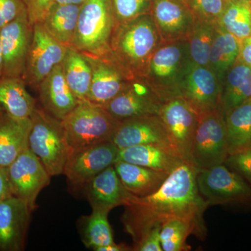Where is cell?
<instances>
[{
    "label": "cell",
    "mask_w": 251,
    "mask_h": 251,
    "mask_svg": "<svg viewBox=\"0 0 251 251\" xmlns=\"http://www.w3.org/2000/svg\"><path fill=\"white\" fill-rule=\"evenodd\" d=\"M86 196L92 209L110 211L125 205L132 194L126 189L115 167H108L85 185Z\"/></svg>",
    "instance_id": "cell-21"
},
{
    "label": "cell",
    "mask_w": 251,
    "mask_h": 251,
    "mask_svg": "<svg viewBox=\"0 0 251 251\" xmlns=\"http://www.w3.org/2000/svg\"><path fill=\"white\" fill-rule=\"evenodd\" d=\"M41 106L51 115L64 120L75 108L78 100L68 85L62 64L54 67L38 86Z\"/></svg>",
    "instance_id": "cell-20"
},
{
    "label": "cell",
    "mask_w": 251,
    "mask_h": 251,
    "mask_svg": "<svg viewBox=\"0 0 251 251\" xmlns=\"http://www.w3.org/2000/svg\"><path fill=\"white\" fill-rule=\"evenodd\" d=\"M11 196L7 168L0 166V201Z\"/></svg>",
    "instance_id": "cell-42"
},
{
    "label": "cell",
    "mask_w": 251,
    "mask_h": 251,
    "mask_svg": "<svg viewBox=\"0 0 251 251\" xmlns=\"http://www.w3.org/2000/svg\"><path fill=\"white\" fill-rule=\"evenodd\" d=\"M85 54L92 69V80L87 100L104 107L128 87L134 79L112 56Z\"/></svg>",
    "instance_id": "cell-11"
},
{
    "label": "cell",
    "mask_w": 251,
    "mask_h": 251,
    "mask_svg": "<svg viewBox=\"0 0 251 251\" xmlns=\"http://www.w3.org/2000/svg\"><path fill=\"white\" fill-rule=\"evenodd\" d=\"M237 61L251 66V36L240 41Z\"/></svg>",
    "instance_id": "cell-41"
},
{
    "label": "cell",
    "mask_w": 251,
    "mask_h": 251,
    "mask_svg": "<svg viewBox=\"0 0 251 251\" xmlns=\"http://www.w3.org/2000/svg\"><path fill=\"white\" fill-rule=\"evenodd\" d=\"M218 24L242 41L251 36V4L229 0Z\"/></svg>",
    "instance_id": "cell-31"
},
{
    "label": "cell",
    "mask_w": 251,
    "mask_h": 251,
    "mask_svg": "<svg viewBox=\"0 0 251 251\" xmlns=\"http://www.w3.org/2000/svg\"><path fill=\"white\" fill-rule=\"evenodd\" d=\"M23 78H0V110L16 118H29L36 106V100L26 89Z\"/></svg>",
    "instance_id": "cell-26"
},
{
    "label": "cell",
    "mask_w": 251,
    "mask_h": 251,
    "mask_svg": "<svg viewBox=\"0 0 251 251\" xmlns=\"http://www.w3.org/2000/svg\"><path fill=\"white\" fill-rule=\"evenodd\" d=\"M196 235L193 225L183 220H172L161 226L160 241L163 251H189L186 244L190 234Z\"/></svg>",
    "instance_id": "cell-34"
},
{
    "label": "cell",
    "mask_w": 251,
    "mask_h": 251,
    "mask_svg": "<svg viewBox=\"0 0 251 251\" xmlns=\"http://www.w3.org/2000/svg\"><path fill=\"white\" fill-rule=\"evenodd\" d=\"M191 61L187 39L161 42L143 79L162 102L179 97L180 82Z\"/></svg>",
    "instance_id": "cell-4"
},
{
    "label": "cell",
    "mask_w": 251,
    "mask_h": 251,
    "mask_svg": "<svg viewBox=\"0 0 251 251\" xmlns=\"http://www.w3.org/2000/svg\"><path fill=\"white\" fill-rule=\"evenodd\" d=\"M229 155L251 148V99L226 114Z\"/></svg>",
    "instance_id": "cell-30"
},
{
    "label": "cell",
    "mask_w": 251,
    "mask_h": 251,
    "mask_svg": "<svg viewBox=\"0 0 251 251\" xmlns=\"http://www.w3.org/2000/svg\"><path fill=\"white\" fill-rule=\"evenodd\" d=\"M224 164L240 175L251 187V148L229 155Z\"/></svg>",
    "instance_id": "cell-37"
},
{
    "label": "cell",
    "mask_w": 251,
    "mask_h": 251,
    "mask_svg": "<svg viewBox=\"0 0 251 251\" xmlns=\"http://www.w3.org/2000/svg\"><path fill=\"white\" fill-rule=\"evenodd\" d=\"M115 26L126 24L136 18L151 14L152 0H109Z\"/></svg>",
    "instance_id": "cell-35"
},
{
    "label": "cell",
    "mask_w": 251,
    "mask_h": 251,
    "mask_svg": "<svg viewBox=\"0 0 251 251\" xmlns=\"http://www.w3.org/2000/svg\"><path fill=\"white\" fill-rule=\"evenodd\" d=\"M108 214V211L92 209L91 215L86 217L82 232V242L86 247L97 251L99 248L115 243Z\"/></svg>",
    "instance_id": "cell-33"
},
{
    "label": "cell",
    "mask_w": 251,
    "mask_h": 251,
    "mask_svg": "<svg viewBox=\"0 0 251 251\" xmlns=\"http://www.w3.org/2000/svg\"><path fill=\"white\" fill-rule=\"evenodd\" d=\"M85 0H54L53 4L82 5Z\"/></svg>",
    "instance_id": "cell-44"
},
{
    "label": "cell",
    "mask_w": 251,
    "mask_h": 251,
    "mask_svg": "<svg viewBox=\"0 0 251 251\" xmlns=\"http://www.w3.org/2000/svg\"><path fill=\"white\" fill-rule=\"evenodd\" d=\"M161 42L152 16L148 14L115 26L110 52L130 75L143 78L150 59Z\"/></svg>",
    "instance_id": "cell-2"
},
{
    "label": "cell",
    "mask_w": 251,
    "mask_h": 251,
    "mask_svg": "<svg viewBox=\"0 0 251 251\" xmlns=\"http://www.w3.org/2000/svg\"><path fill=\"white\" fill-rule=\"evenodd\" d=\"M151 14L162 42L187 39L196 22L184 0H152Z\"/></svg>",
    "instance_id": "cell-18"
},
{
    "label": "cell",
    "mask_w": 251,
    "mask_h": 251,
    "mask_svg": "<svg viewBox=\"0 0 251 251\" xmlns=\"http://www.w3.org/2000/svg\"><path fill=\"white\" fill-rule=\"evenodd\" d=\"M112 141L119 150L153 144L171 148L176 151L158 115L132 117L122 120Z\"/></svg>",
    "instance_id": "cell-17"
},
{
    "label": "cell",
    "mask_w": 251,
    "mask_h": 251,
    "mask_svg": "<svg viewBox=\"0 0 251 251\" xmlns=\"http://www.w3.org/2000/svg\"><path fill=\"white\" fill-rule=\"evenodd\" d=\"M221 84L209 67L191 62L180 82L179 96L198 115L221 107Z\"/></svg>",
    "instance_id": "cell-14"
},
{
    "label": "cell",
    "mask_w": 251,
    "mask_h": 251,
    "mask_svg": "<svg viewBox=\"0 0 251 251\" xmlns=\"http://www.w3.org/2000/svg\"><path fill=\"white\" fill-rule=\"evenodd\" d=\"M161 227L151 229L133 248L136 251H163L160 241Z\"/></svg>",
    "instance_id": "cell-40"
},
{
    "label": "cell",
    "mask_w": 251,
    "mask_h": 251,
    "mask_svg": "<svg viewBox=\"0 0 251 251\" xmlns=\"http://www.w3.org/2000/svg\"><path fill=\"white\" fill-rule=\"evenodd\" d=\"M158 115L175 151L184 161L190 163L193 137L200 115L181 97L163 102Z\"/></svg>",
    "instance_id": "cell-12"
},
{
    "label": "cell",
    "mask_w": 251,
    "mask_h": 251,
    "mask_svg": "<svg viewBox=\"0 0 251 251\" xmlns=\"http://www.w3.org/2000/svg\"><path fill=\"white\" fill-rule=\"evenodd\" d=\"M119 151L112 141L72 150L63 175L74 186L84 187L94 176L116 163Z\"/></svg>",
    "instance_id": "cell-13"
},
{
    "label": "cell",
    "mask_w": 251,
    "mask_h": 251,
    "mask_svg": "<svg viewBox=\"0 0 251 251\" xmlns=\"http://www.w3.org/2000/svg\"><path fill=\"white\" fill-rule=\"evenodd\" d=\"M103 107L80 100L75 108L62 120L71 150H77L112 141L120 123Z\"/></svg>",
    "instance_id": "cell-5"
},
{
    "label": "cell",
    "mask_w": 251,
    "mask_h": 251,
    "mask_svg": "<svg viewBox=\"0 0 251 251\" xmlns=\"http://www.w3.org/2000/svg\"><path fill=\"white\" fill-rule=\"evenodd\" d=\"M217 24L196 21L187 41L191 62L198 65L209 67L211 45Z\"/></svg>",
    "instance_id": "cell-32"
},
{
    "label": "cell",
    "mask_w": 251,
    "mask_h": 251,
    "mask_svg": "<svg viewBox=\"0 0 251 251\" xmlns=\"http://www.w3.org/2000/svg\"><path fill=\"white\" fill-rule=\"evenodd\" d=\"M30 117L16 118L0 110V166L7 168L28 147Z\"/></svg>",
    "instance_id": "cell-23"
},
{
    "label": "cell",
    "mask_w": 251,
    "mask_h": 251,
    "mask_svg": "<svg viewBox=\"0 0 251 251\" xmlns=\"http://www.w3.org/2000/svg\"><path fill=\"white\" fill-rule=\"evenodd\" d=\"M63 73L69 88L79 100H87L92 80V69L85 54L67 46L62 62Z\"/></svg>",
    "instance_id": "cell-28"
},
{
    "label": "cell",
    "mask_w": 251,
    "mask_h": 251,
    "mask_svg": "<svg viewBox=\"0 0 251 251\" xmlns=\"http://www.w3.org/2000/svg\"><path fill=\"white\" fill-rule=\"evenodd\" d=\"M115 27L109 0H85L80 6L72 46L83 54L106 55Z\"/></svg>",
    "instance_id": "cell-6"
},
{
    "label": "cell",
    "mask_w": 251,
    "mask_h": 251,
    "mask_svg": "<svg viewBox=\"0 0 251 251\" xmlns=\"http://www.w3.org/2000/svg\"><path fill=\"white\" fill-rule=\"evenodd\" d=\"M117 161L146 167L168 175L186 162L172 149L153 144L120 150Z\"/></svg>",
    "instance_id": "cell-22"
},
{
    "label": "cell",
    "mask_w": 251,
    "mask_h": 251,
    "mask_svg": "<svg viewBox=\"0 0 251 251\" xmlns=\"http://www.w3.org/2000/svg\"><path fill=\"white\" fill-rule=\"evenodd\" d=\"M230 1H244V2H249L251 4V0H230Z\"/></svg>",
    "instance_id": "cell-46"
},
{
    "label": "cell",
    "mask_w": 251,
    "mask_h": 251,
    "mask_svg": "<svg viewBox=\"0 0 251 251\" xmlns=\"http://www.w3.org/2000/svg\"><path fill=\"white\" fill-rule=\"evenodd\" d=\"M32 211L14 196L0 201V251L24 250Z\"/></svg>",
    "instance_id": "cell-19"
},
{
    "label": "cell",
    "mask_w": 251,
    "mask_h": 251,
    "mask_svg": "<svg viewBox=\"0 0 251 251\" xmlns=\"http://www.w3.org/2000/svg\"><path fill=\"white\" fill-rule=\"evenodd\" d=\"M250 99L251 66L236 61L221 83V108L227 114Z\"/></svg>",
    "instance_id": "cell-25"
},
{
    "label": "cell",
    "mask_w": 251,
    "mask_h": 251,
    "mask_svg": "<svg viewBox=\"0 0 251 251\" xmlns=\"http://www.w3.org/2000/svg\"><path fill=\"white\" fill-rule=\"evenodd\" d=\"M27 11L0 29L4 67L2 77L23 78L32 39Z\"/></svg>",
    "instance_id": "cell-15"
},
{
    "label": "cell",
    "mask_w": 251,
    "mask_h": 251,
    "mask_svg": "<svg viewBox=\"0 0 251 251\" xmlns=\"http://www.w3.org/2000/svg\"><path fill=\"white\" fill-rule=\"evenodd\" d=\"M163 103L143 78H134L123 92L103 108L120 121L158 115Z\"/></svg>",
    "instance_id": "cell-16"
},
{
    "label": "cell",
    "mask_w": 251,
    "mask_h": 251,
    "mask_svg": "<svg viewBox=\"0 0 251 251\" xmlns=\"http://www.w3.org/2000/svg\"><path fill=\"white\" fill-rule=\"evenodd\" d=\"M26 10L23 0H0V29Z\"/></svg>",
    "instance_id": "cell-38"
},
{
    "label": "cell",
    "mask_w": 251,
    "mask_h": 251,
    "mask_svg": "<svg viewBox=\"0 0 251 251\" xmlns=\"http://www.w3.org/2000/svg\"><path fill=\"white\" fill-rule=\"evenodd\" d=\"M198 171L184 162L154 193L141 197L130 195L124 205L122 222L134 246L150 230L172 220L187 221L196 229V237H206L203 216L209 206L198 190Z\"/></svg>",
    "instance_id": "cell-1"
},
{
    "label": "cell",
    "mask_w": 251,
    "mask_h": 251,
    "mask_svg": "<svg viewBox=\"0 0 251 251\" xmlns=\"http://www.w3.org/2000/svg\"><path fill=\"white\" fill-rule=\"evenodd\" d=\"M197 184L208 206L251 205V187L240 175L224 163L198 171Z\"/></svg>",
    "instance_id": "cell-8"
},
{
    "label": "cell",
    "mask_w": 251,
    "mask_h": 251,
    "mask_svg": "<svg viewBox=\"0 0 251 251\" xmlns=\"http://www.w3.org/2000/svg\"><path fill=\"white\" fill-rule=\"evenodd\" d=\"M23 1L29 23L32 26L36 23L41 22L54 3V0H23Z\"/></svg>",
    "instance_id": "cell-39"
},
{
    "label": "cell",
    "mask_w": 251,
    "mask_h": 251,
    "mask_svg": "<svg viewBox=\"0 0 251 251\" xmlns=\"http://www.w3.org/2000/svg\"><path fill=\"white\" fill-rule=\"evenodd\" d=\"M66 50L67 46L54 39L41 23H35L23 76L26 85L36 90L54 68L62 64Z\"/></svg>",
    "instance_id": "cell-10"
},
{
    "label": "cell",
    "mask_w": 251,
    "mask_h": 251,
    "mask_svg": "<svg viewBox=\"0 0 251 251\" xmlns=\"http://www.w3.org/2000/svg\"><path fill=\"white\" fill-rule=\"evenodd\" d=\"M240 41L217 24L209 57V67L221 84L239 55Z\"/></svg>",
    "instance_id": "cell-29"
},
{
    "label": "cell",
    "mask_w": 251,
    "mask_h": 251,
    "mask_svg": "<svg viewBox=\"0 0 251 251\" xmlns=\"http://www.w3.org/2000/svg\"><path fill=\"white\" fill-rule=\"evenodd\" d=\"M114 167L126 189L140 197L154 193L169 175L163 172L124 161H117Z\"/></svg>",
    "instance_id": "cell-24"
},
{
    "label": "cell",
    "mask_w": 251,
    "mask_h": 251,
    "mask_svg": "<svg viewBox=\"0 0 251 251\" xmlns=\"http://www.w3.org/2000/svg\"><path fill=\"white\" fill-rule=\"evenodd\" d=\"M3 67H4V59H3L2 49H1V39H0V78L2 77Z\"/></svg>",
    "instance_id": "cell-45"
},
{
    "label": "cell",
    "mask_w": 251,
    "mask_h": 251,
    "mask_svg": "<svg viewBox=\"0 0 251 251\" xmlns=\"http://www.w3.org/2000/svg\"><path fill=\"white\" fill-rule=\"evenodd\" d=\"M130 248L125 244H117L115 243L110 244V245L105 246L99 248L97 251H131Z\"/></svg>",
    "instance_id": "cell-43"
},
{
    "label": "cell",
    "mask_w": 251,
    "mask_h": 251,
    "mask_svg": "<svg viewBox=\"0 0 251 251\" xmlns=\"http://www.w3.org/2000/svg\"><path fill=\"white\" fill-rule=\"evenodd\" d=\"M81 5L53 4L41 21L46 30L65 46H72Z\"/></svg>",
    "instance_id": "cell-27"
},
{
    "label": "cell",
    "mask_w": 251,
    "mask_h": 251,
    "mask_svg": "<svg viewBox=\"0 0 251 251\" xmlns=\"http://www.w3.org/2000/svg\"><path fill=\"white\" fill-rule=\"evenodd\" d=\"M30 119L28 148L51 176L63 175L72 150L66 138L62 121L37 106Z\"/></svg>",
    "instance_id": "cell-3"
},
{
    "label": "cell",
    "mask_w": 251,
    "mask_h": 251,
    "mask_svg": "<svg viewBox=\"0 0 251 251\" xmlns=\"http://www.w3.org/2000/svg\"><path fill=\"white\" fill-rule=\"evenodd\" d=\"M195 21L218 24L229 0H184Z\"/></svg>",
    "instance_id": "cell-36"
},
{
    "label": "cell",
    "mask_w": 251,
    "mask_h": 251,
    "mask_svg": "<svg viewBox=\"0 0 251 251\" xmlns=\"http://www.w3.org/2000/svg\"><path fill=\"white\" fill-rule=\"evenodd\" d=\"M229 156L226 113L221 107L200 115L190 164L198 171L223 164Z\"/></svg>",
    "instance_id": "cell-7"
},
{
    "label": "cell",
    "mask_w": 251,
    "mask_h": 251,
    "mask_svg": "<svg viewBox=\"0 0 251 251\" xmlns=\"http://www.w3.org/2000/svg\"><path fill=\"white\" fill-rule=\"evenodd\" d=\"M6 168L12 196L33 212L39 193L50 183V175L28 147Z\"/></svg>",
    "instance_id": "cell-9"
}]
</instances>
